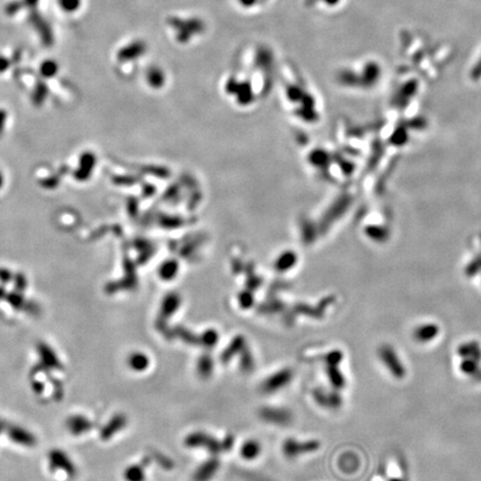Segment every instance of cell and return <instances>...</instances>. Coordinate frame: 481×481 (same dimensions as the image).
<instances>
[{
	"label": "cell",
	"instance_id": "cell-1",
	"mask_svg": "<svg viewBox=\"0 0 481 481\" xmlns=\"http://www.w3.org/2000/svg\"><path fill=\"white\" fill-rule=\"evenodd\" d=\"M29 21L32 22L34 27L38 30L43 43L46 46H50L52 44L51 30L49 26H48V23L43 19V17H41L35 9H32V13H30L29 15Z\"/></svg>",
	"mask_w": 481,
	"mask_h": 481
},
{
	"label": "cell",
	"instance_id": "cell-2",
	"mask_svg": "<svg viewBox=\"0 0 481 481\" xmlns=\"http://www.w3.org/2000/svg\"><path fill=\"white\" fill-rule=\"evenodd\" d=\"M146 49V45L143 41H134V43L129 44L128 46H126L118 52V58L120 60H128V59H133L138 56L143 55L145 52Z\"/></svg>",
	"mask_w": 481,
	"mask_h": 481
},
{
	"label": "cell",
	"instance_id": "cell-3",
	"mask_svg": "<svg viewBox=\"0 0 481 481\" xmlns=\"http://www.w3.org/2000/svg\"><path fill=\"white\" fill-rule=\"evenodd\" d=\"M128 364L135 371H143L148 366V358L144 353L136 352L130 354Z\"/></svg>",
	"mask_w": 481,
	"mask_h": 481
},
{
	"label": "cell",
	"instance_id": "cell-4",
	"mask_svg": "<svg viewBox=\"0 0 481 481\" xmlns=\"http://www.w3.org/2000/svg\"><path fill=\"white\" fill-rule=\"evenodd\" d=\"M260 444L255 441H248L242 448V456L245 459H254L260 453Z\"/></svg>",
	"mask_w": 481,
	"mask_h": 481
},
{
	"label": "cell",
	"instance_id": "cell-5",
	"mask_svg": "<svg viewBox=\"0 0 481 481\" xmlns=\"http://www.w3.org/2000/svg\"><path fill=\"white\" fill-rule=\"evenodd\" d=\"M58 71V65L55 60H45L40 66V74L44 77L50 78L55 76Z\"/></svg>",
	"mask_w": 481,
	"mask_h": 481
},
{
	"label": "cell",
	"instance_id": "cell-6",
	"mask_svg": "<svg viewBox=\"0 0 481 481\" xmlns=\"http://www.w3.org/2000/svg\"><path fill=\"white\" fill-rule=\"evenodd\" d=\"M58 4L66 13H74L82 4V0H58Z\"/></svg>",
	"mask_w": 481,
	"mask_h": 481
},
{
	"label": "cell",
	"instance_id": "cell-7",
	"mask_svg": "<svg viewBox=\"0 0 481 481\" xmlns=\"http://www.w3.org/2000/svg\"><path fill=\"white\" fill-rule=\"evenodd\" d=\"M23 5H25V3L21 2V0H15V2L9 3L7 6H6V8H5L6 14L10 15V16L17 14L18 11H19L23 7Z\"/></svg>",
	"mask_w": 481,
	"mask_h": 481
},
{
	"label": "cell",
	"instance_id": "cell-8",
	"mask_svg": "<svg viewBox=\"0 0 481 481\" xmlns=\"http://www.w3.org/2000/svg\"><path fill=\"white\" fill-rule=\"evenodd\" d=\"M204 338H206L205 343L208 345H213L216 343V341H218V335H216L215 332H207L204 335Z\"/></svg>",
	"mask_w": 481,
	"mask_h": 481
},
{
	"label": "cell",
	"instance_id": "cell-9",
	"mask_svg": "<svg viewBox=\"0 0 481 481\" xmlns=\"http://www.w3.org/2000/svg\"><path fill=\"white\" fill-rule=\"evenodd\" d=\"M287 377H290V373H287V372H284V373H282V375H281V378H280V379H282V381H281V382H284V379H286ZM281 386H283V384H282V383H276V380H275V379H273V380H272V383H270V384H269V387H270L271 389H274V388H280Z\"/></svg>",
	"mask_w": 481,
	"mask_h": 481
},
{
	"label": "cell",
	"instance_id": "cell-10",
	"mask_svg": "<svg viewBox=\"0 0 481 481\" xmlns=\"http://www.w3.org/2000/svg\"><path fill=\"white\" fill-rule=\"evenodd\" d=\"M9 65H10V62L7 58L4 56H0V73H4V71L9 67Z\"/></svg>",
	"mask_w": 481,
	"mask_h": 481
},
{
	"label": "cell",
	"instance_id": "cell-11",
	"mask_svg": "<svg viewBox=\"0 0 481 481\" xmlns=\"http://www.w3.org/2000/svg\"><path fill=\"white\" fill-rule=\"evenodd\" d=\"M23 3H25V5L28 6L29 8L34 9V8L36 7V6H37L38 0H23Z\"/></svg>",
	"mask_w": 481,
	"mask_h": 481
},
{
	"label": "cell",
	"instance_id": "cell-12",
	"mask_svg": "<svg viewBox=\"0 0 481 481\" xmlns=\"http://www.w3.org/2000/svg\"><path fill=\"white\" fill-rule=\"evenodd\" d=\"M238 2L242 4L244 7H251V6H253L256 3V0H238Z\"/></svg>",
	"mask_w": 481,
	"mask_h": 481
},
{
	"label": "cell",
	"instance_id": "cell-13",
	"mask_svg": "<svg viewBox=\"0 0 481 481\" xmlns=\"http://www.w3.org/2000/svg\"><path fill=\"white\" fill-rule=\"evenodd\" d=\"M5 119H6V114L3 111H0V130L4 128Z\"/></svg>",
	"mask_w": 481,
	"mask_h": 481
},
{
	"label": "cell",
	"instance_id": "cell-14",
	"mask_svg": "<svg viewBox=\"0 0 481 481\" xmlns=\"http://www.w3.org/2000/svg\"><path fill=\"white\" fill-rule=\"evenodd\" d=\"M3 182H4V177H3V175H2V173H0V189H2Z\"/></svg>",
	"mask_w": 481,
	"mask_h": 481
},
{
	"label": "cell",
	"instance_id": "cell-15",
	"mask_svg": "<svg viewBox=\"0 0 481 481\" xmlns=\"http://www.w3.org/2000/svg\"><path fill=\"white\" fill-rule=\"evenodd\" d=\"M323 2H326L328 4H333V3L336 2V0H323Z\"/></svg>",
	"mask_w": 481,
	"mask_h": 481
}]
</instances>
